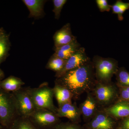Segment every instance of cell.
<instances>
[{
	"instance_id": "obj_1",
	"label": "cell",
	"mask_w": 129,
	"mask_h": 129,
	"mask_svg": "<svg viewBox=\"0 0 129 129\" xmlns=\"http://www.w3.org/2000/svg\"><path fill=\"white\" fill-rule=\"evenodd\" d=\"M55 83L67 88L73 95V100H78L84 93L91 92L97 83L92 61L57 78Z\"/></svg>"
},
{
	"instance_id": "obj_2",
	"label": "cell",
	"mask_w": 129,
	"mask_h": 129,
	"mask_svg": "<svg viewBox=\"0 0 129 129\" xmlns=\"http://www.w3.org/2000/svg\"><path fill=\"white\" fill-rule=\"evenodd\" d=\"M20 117L13 94L0 88V119L2 125L5 128L9 129L13 122Z\"/></svg>"
},
{
	"instance_id": "obj_3",
	"label": "cell",
	"mask_w": 129,
	"mask_h": 129,
	"mask_svg": "<svg viewBox=\"0 0 129 129\" xmlns=\"http://www.w3.org/2000/svg\"><path fill=\"white\" fill-rule=\"evenodd\" d=\"M92 61L97 82L104 84L111 83L112 78L119 68L118 61L112 58L98 55L95 56Z\"/></svg>"
},
{
	"instance_id": "obj_4",
	"label": "cell",
	"mask_w": 129,
	"mask_h": 129,
	"mask_svg": "<svg viewBox=\"0 0 129 129\" xmlns=\"http://www.w3.org/2000/svg\"><path fill=\"white\" fill-rule=\"evenodd\" d=\"M29 91L32 101L36 109H45L56 114L58 108L53 102V88L44 82L37 88L29 87Z\"/></svg>"
},
{
	"instance_id": "obj_5",
	"label": "cell",
	"mask_w": 129,
	"mask_h": 129,
	"mask_svg": "<svg viewBox=\"0 0 129 129\" xmlns=\"http://www.w3.org/2000/svg\"><path fill=\"white\" fill-rule=\"evenodd\" d=\"M99 109L111 106L119 99V90L116 83L108 84L97 82L91 91Z\"/></svg>"
},
{
	"instance_id": "obj_6",
	"label": "cell",
	"mask_w": 129,
	"mask_h": 129,
	"mask_svg": "<svg viewBox=\"0 0 129 129\" xmlns=\"http://www.w3.org/2000/svg\"><path fill=\"white\" fill-rule=\"evenodd\" d=\"M38 129H53L61 122L56 114L45 109H36L29 118Z\"/></svg>"
},
{
	"instance_id": "obj_7",
	"label": "cell",
	"mask_w": 129,
	"mask_h": 129,
	"mask_svg": "<svg viewBox=\"0 0 129 129\" xmlns=\"http://www.w3.org/2000/svg\"><path fill=\"white\" fill-rule=\"evenodd\" d=\"M12 93L16 98L20 117L29 118L36 108L29 94V87H22Z\"/></svg>"
},
{
	"instance_id": "obj_8",
	"label": "cell",
	"mask_w": 129,
	"mask_h": 129,
	"mask_svg": "<svg viewBox=\"0 0 129 129\" xmlns=\"http://www.w3.org/2000/svg\"><path fill=\"white\" fill-rule=\"evenodd\" d=\"M118 122L99 109L94 117L83 127L84 129H117Z\"/></svg>"
},
{
	"instance_id": "obj_9",
	"label": "cell",
	"mask_w": 129,
	"mask_h": 129,
	"mask_svg": "<svg viewBox=\"0 0 129 129\" xmlns=\"http://www.w3.org/2000/svg\"><path fill=\"white\" fill-rule=\"evenodd\" d=\"M85 52L84 47H81L76 52L66 60L63 68L60 72L56 73L55 76L58 78L72 70L82 66L90 60Z\"/></svg>"
},
{
	"instance_id": "obj_10",
	"label": "cell",
	"mask_w": 129,
	"mask_h": 129,
	"mask_svg": "<svg viewBox=\"0 0 129 129\" xmlns=\"http://www.w3.org/2000/svg\"><path fill=\"white\" fill-rule=\"evenodd\" d=\"M99 109L118 121L129 117V102L123 100L119 99L111 106Z\"/></svg>"
},
{
	"instance_id": "obj_11",
	"label": "cell",
	"mask_w": 129,
	"mask_h": 129,
	"mask_svg": "<svg viewBox=\"0 0 129 129\" xmlns=\"http://www.w3.org/2000/svg\"><path fill=\"white\" fill-rule=\"evenodd\" d=\"M86 94L87 96L85 100L79 107L81 116L85 123L89 121L99 109L96 101L91 92Z\"/></svg>"
},
{
	"instance_id": "obj_12",
	"label": "cell",
	"mask_w": 129,
	"mask_h": 129,
	"mask_svg": "<svg viewBox=\"0 0 129 129\" xmlns=\"http://www.w3.org/2000/svg\"><path fill=\"white\" fill-rule=\"evenodd\" d=\"M56 114L58 117L67 118L73 123H79L81 121L80 110L75 102L68 103L58 107Z\"/></svg>"
},
{
	"instance_id": "obj_13",
	"label": "cell",
	"mask_w": 129,
	"mask_h": 129,
	"mask_svg": "<svg viewBox=\"0 0 129 129\" xmlns=\"http://www.w3.org/2000/svg\"><path fill=\"white\" fill-rule=\"evenodd\" d=\"M55 48L71 43L76 39L72 34L70 23L65 24L55 33L53 37Z\"/></svg>"
},
{
	"instance_id": "obj_14",
	"label": "cell",
	"mask_w": 129,
	"mask_h": 129,
	"mask_svg": "<svg viewBox=\"0 0 129 129\" xmlns=\"http://www.w3.org/2000/svg\"><path fill=\"white\" fill-rule=\"evenodd\" d=\"M81 45L77 40L62 46L55 48L53 55L63 60H67L80 48Z\"/></svg>"
},
{
	"instance_id": "obj_15",
	"label": "cell",
	"mask_w": 129,
	"mask_h": 129,
	"mask_svg": "<svg viewBox=\"0 0 129 129\" xmlns=\"http://www.w3.org/2000/svg\"><path fill=\"white\" fill-rule=\"evenodd\" d=\"M24 84L25 83L21 79L12 75L0 80V88L8 92H15Z\"/></svg>"
},
{
	"instance_id": "obj_16",
	"label": "cell",
	"mask_w": 129,
	"mask_h": 129,
	"mask_svg": "<svg viewBox=\"0 0 129 129\" xmlns=\"http://www.w3.org/2000/svg\"><path fill=\"white\" fill-rule=\"evenodd\" d=\"M53 89L54 96L57 101L58 107L65 103L72 102L73 95L67 88L55 83Z\"/></svg>"
},
{
	"instance_id": "obj_17",
	"label": "cell",
	"mask_w": 129,
	"mask_h": 129,
	"mask_svg": "<svg viewBox=\"0 0 129 129\" xmlns=\"http://www.w3.org/2000/svg\"><path fill=\"white\" fill-rule=\"evenodd\" d=\"M22 2L27 7L30 12L29 17L38 18L44 15V7L46 2L45 1L23 0Z\"/></svg>"
},
{
	"instance_id": "obj_18",
	"label": "cell",
	"mask_w": 129,
	"mask_h": 129,
	"mask_svg": "<svg viewBox=\"0 0 129 129\" xmlns=\"http://www.w3.org/2000/svg\"><path fill=\"white\" fill-rule=\"evenodd\" d=\"M10 47L9 35L3 29L0 33V64L8 56Z\"/></svg>"
},
{
	"instance_id": "obj_19",
	"label": "cell",
	"mask_w": 129,
	"mask_h": 129,
	"mask_svg": "<svg viewBox=\"0 0 129 129\" xmlns=\"http://www.w3.org/2000/svg\"><path fill=\"white\" fill-rule=\"evenodd\" d=\"M115 75L118 87H129V72L124 67L119 68Z\"/></svg>"
},
{
	"instance_id": "obj_20",
	"label": "cell",
	"mask_w": 129,
	"mask_h": 129,
	"mask_svg": "<svg viewBox=\"0 0 129 129\" xmlns=\"http://www.w3.org/2000/svg\"><path fill=\"white\" fill-rule=\"evenodd\" d=\"M9 129H38L28 118L19 117L13 122Z\"/></svg>"
},
{
	"instance_id": "obj_21",
	"label": "cell",
	"mask_w": 129,
	"mask_h": 129,
	"mask_svg": "<svg viewBox=\"0 0 129 129\" xmlns=\"http://www.w3.org/2000/svg\"><path fill=\"white\" fill-rule=\"evenodd\" d=\"M66 60L61 59L54 55L49 59L46 68L54 71L56 73L60 72L64 67Z\"/></svg>"
},
{
	"instance_id": "obj_22",
	"label": "cell",
	"mask_w": 129,
	"mask_h": 129,
	"mask_svg": "<svg viewBox=\"0 0 129 129\" xmlns=\"http://www.w3.org/2000/svg\"><path fill=\"white\" fill-rule=\"evenodd\" d=\"M129 9V2H123L121 0H118L113 5H112L113 14H117L118 19L120 21L123 20V14Z\"/></svg>"
},
{
	"instance_id": "obj_23",
	"label": "cell",
	"mask_w": 129,
	"mask_h": 129,
	"mask_svg": "<svg viewBox=\"0 0 129 129\" xmlns=\"http://www.w3.org/2000/svg\"><path fill=\"white\" fill-rule=\"evenodd\" d=\"M53 12L55 14L56 19H58L60 18L62 9L65 3L67 0H53Z\"/></svg>"
},
{
	"instance_id": "obj_24",
	"label": "cell",
	"mask_w": 129,
	"mask_h": 129,
	"mask_svg": "<svg viewBox=\"0 0 129 129\" xmlns=\"http://www.w3.org/2000/svg\"><path fill=\"white\" fill-rule=\"evenodd\" d=\"M53 129H84L79 123L69 122H61Z\"/></svg>"
},
{
	"instance_id": "obj_25",
	"label": "cell",
	"mask_w": 129,
	"mask_h": 129,
	"mask_svg": "<svg viewBox=\"0 0 129 129\" xmlns=\"http://www.w3.org/2000/svg\"><path fill=\"white\" fill-rule=\"evenodd\" d=\"M98 7L100 12H109L112 9V5H109L107 0H96Z\"/></svg>"
},
{
	"instance_id": "obj_26",
	"label": "cell",
	"mask_w": 129,
	"mask_h": 129,
	"mask_svg": "<svg viewBox=\"0 0 129 129\" xmlns=\"http://www.w3.org/2000/svg\"><path fill=\"white\" fill-rule=\"evenodd\" d=\"M119 99L129 102V87H118Z\"/></svg>"
},
{
	"instance_id": "obj_27",
	"label": "cell",
	"mask_w": 129,
	"mask_h": 129,
	"mask_svg": "<svg viewBox=\"0 0 129 129\" xmlns=\"http://www.w3.org/2000/svg\"><path fill=\"white\" fill-rule=\"evenodd\" d=\"M117 129H129V117L118 121Z\"/></svg>"
},
{
	"instance_id": "obj_28",
	"label": "cell",
	"mask_w": 129,
	"mask_h": 129,
	"mask_svg": "<svg viewBox=\"0 0 129 129\" xmlns=\"http://www.w3.org/2000/svg\"><path fill=\"white\" fill-rule=\"evenodd\" d=\"M5 77V73L3 71L0 69V80H2Z\"/></svg>"
},
{
	"instance_id": "obj_29",
	"label": "cell",
	"mask_w": 129,
	"mask_h": 129,
	"mask_svg": "<svg viewBox=\"0 0 129 129\" xmlns=\"http://www.w3.org/2000/svg\"><path fill=\"white\" fill-rule=\"evenodd\" d=\"M3 128H4V127L1 124H0V129Z\"/></svg>"
},
{
	"instance_id": "obj_30",
	"label": "cell",
	"mask_w": 129,
	"mask_h": 129,
	"mask_svg": "<svg viewBox=\"0 0 129 129\" xmlns=\"http://www.w3.org/2000/svg\"><path fill=\"white\" fill-rule=\"evenodd\" d=\"M3 28H0V33H1V32L3 30Z\"/></svg>"
},
{
	"instance_id": "obj_31",
	"label": "cell",
	"mask_w": 129,
	"mask_h": 129,
	"mask_svg": "<svg viewBox=\"0 0 129 129\" xmlns=\"http://www.w3.org/2000/svg\"><path fill=\"white\" fill-rule=\"evenodd\" d=\"M0 124H1V119H0Z\"/></svg>"
},
{
	"instance_id": "obj_32",
	"label": "cell",
	"mask_w": 129,
	"mask_h": 129,
	"mask_svg": "<svg viewBox=\"0 0 129 129\" xmlns=\"http://www.w3.org/2000/svg\"><path fill=\"white\" fill-rule=\"evenodd\" d=\"M7 129L5 128H2V129Z\"/></svg>"
}]
</instances>
